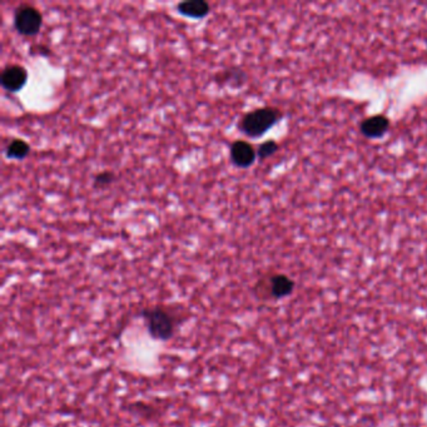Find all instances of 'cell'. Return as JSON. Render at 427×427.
Wrapping results in <instances>:
<instances>
[{
    "label": "cell",
    "instance_id": "obj_10",
    "mask_svg": "<svg viewBox=\"0 0 427 427\" xmlns=\"http://www.w3.org/2000/svg\"><path fill=\"white\" fill-rule=\"evenodd\" d=\"M30 153V147L23 139H13L6 149V158L23 160Z\"/></svg>",
    "mask_w": 427,
    "mask_h": 427
},
{
    "label": "cell",
    "instance_id": "obj_5",
    "mask_svg": "<svg viewBox=\"0 0 427 427\" xmlns=\"http://www.w3.org/2000/svg\"><path fill=\"white\" fill-rule=\"evenodd\" d=\"M230 158L232 165L237 168L246 170L255 163L257 158V151L251 143L238 139L230 144Z\"/></svg>",
    "mask_w": 427,
    "mask_h": 427
},
{
    "label": "cell",
    "instance_id": "obj_8",
    "mask_svg": "<svg viewBox=\"0 0 427 427\" xmlns=\"http://www.w3.org/2000/svg\"><path fill=\"white\" fill-rule=\"evenodd\" d=\"M177 11L183 17L203 19L211 13V6L206 0H188L177 4Z\"/></svg>",
    "mask_w": 427,
    "mask_h": 427
},
{
    "label": "cell",
    "instance_id": "obj_7",
    "mask_svg": "<svg viewBox=\"0 0 427 427\" xmlns=\"http://www.w3.org/2000/svg\"><path fill=\"white\" fill-rule=\"evenodd\" d=\"M295 286V281L287 274H272L267 281V295L274 300H281L292 295Z\"/></svg>",
    "mask_w": 427,
    "mask_h": 427
},
{
    "label": "cell",
    "instance_id": "obj_12",
    "mask_svg": "<svg viewBox=\"0 0 427 427\" xmlns=\"http://www.w3.org/2000/svg\"><path fill=\"white\" fill-rule=\"evenodd\" d=\"M115 173L112 170H105V172H100L94 177V187L95 188H105V187L110 186L112 183H115Z\"/></svg>",
    "mask_w": 427,
    "mask_h": 427
},
{
    "label": "cell",
    "instance_id": "obj_9",
    "mask_svg": "<svg viewBox=\"0 0 427 427\" xmlns=\"http://www.w3.org/2000/svg\"><path fill=\"white\" fill-rule=\"evenodd\" d=\"M247 73L241 68H230L227 71L218 73L216 76V82L221 86H230V87H242L247 82Z\"/></svg>",
    "mask_w": 427,
    "mask_h": 427
},
{
    "label": "cell",
    "instance_id": "obj_3",
    "mask_svg": "<svg viewBox=\"0 0 427 427\" xmlns=\"http://www.w3.org/2000/svg\"><path fill=\"white\" fill-rule=\"evenodd\" d=\"M43 25L42 13L33 6L23 4L14 13V27L23 37H34L40 32Z\"/></svg>",
    "mask_w": 427,
    "mask_h": 427
},
{
    "label": "cell",
    "instance_id": "obj_13",
    "mask_svg": "<svg viewBox=\"0 0 427 427\" xmlns=\"http://www.w3.org/2000/svg\"><path fill=\"white\" fill-rule=\"evenodd\" d=\"M29 54H38L43 55V57H48L50 54V49L45 45H35L33 48H30L29 50Z\"/></svg>",
    "mask_w": 427,
    "mask_h": 427
},
{
    "label": "cell",
    "instance_id": "obj_4",
    "mask_svg": "<svg viewBox=\"0 0 427 427\" xmlns=\"http://www.w3.org/2000/svg\"><path fill=\"white\" fill-rule=\"evenodd\" d=\"M28 82V71L19 64L6 66L0 76V84L9 93H18L25 87Z\"/></svg>",
    "mask_w": 427,
    "mask_h": 427
},
{
    "label": "cell",
    "instance_id": "obj_6",
    "mask_svg": "<svg viewBox=\"0 0 427 427\" xmlns=\"http://www.w3.org/2000/svg\"><path fill=\"white\" fill-rule=\"evenodd\" d=\"M391 122L386 115H378L368 117L360 124V131L367 139H380L390 131Z\"/></svg>",
    "mask_w": 427,
    "mask_h": 427
},
{
    "label": "cell",
    "instance_id": "obj_2",
    "mask_svg": "<svg viewBox=\"0 0 427 427\" xmlns=\"http://www.w3.org/2000/svg\"><path fill=\"white\" fill-rule=\"evenodd\" d=\"M283 117V113L274 107H262L248 112L243 115L238 123V129L247 137H262L267 131L274 128Z\"/></svg>",
    "mask_w": 427,
    "mask_h": 427
},
{
    "label": "cell",
    "instance_id": "obj_1",
    "mask_svg": "<svg viewBox=\"0 0 427 427\" xmlns=\"http://www.w3.org/2000/svg\"><path fill=\"white\" fill-rule=\"evenodd\" d=\"M141 317L152 340L167 342L175 337L178 322L165 307H146L141 311Z\"/></svg>",
    "mask_w": 427,
    "mask_h": 427
},
{
    "label": "cell",
    "instance_id": "obj_11",
    "mask_svg": "<svg viewBox=\"0 0 427 427\" xmlns=\"http://www.w3.org/2000/svg\"><path fill=\"white\" fill-rule=\"evenodd\" d=\"M279 143L276 142V141H266V142H263L257 149V157L261 159V160H264V159L269 158V157H272L274 154L277 153L279 152Z\"/></svg>",
    "mask_w": 427,
    "mask_h": 427
}]
</instances>
